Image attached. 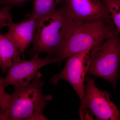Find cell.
Masks as SVG:
<instances>
[{
	"instance_id": "cell-1",
	"label": "cell",
	"mask_w": 120,
	"mask_h": 120,
	"mask_svg": "<svg viewBox=\"0 0 120 120\" xmlns=\"http://www.w3.org/2000/svg\"><path fill=\"white\" fill-rule=\"evenodd\" d=\"M42 76L37 72L30 83L15 86L7 105L0 109V120H48L43 109L52 97L43 94L45 82L41 79Z\"/></svg>"
},
{
	"instance_id": "cell-2",
	"label": "cell",
	"mask_w": 120,
	"mask_h": 120,
	"mask_svg": "<svg viewBox=\"0 0 120 120\" xmlns=\"http://www.w3.org/2000/svg\"><path fill=\"white\" fill-rule=\"evenodd\" d=\"M116 29L112 20L71 19L65 41L55 56L57 62L60 64L70 56L98 45Z\"/></svg>"
},
{
	"instance_id": "cell-3",
	"label": "cell",
	"mask_w": 120,
	"mask_h": 120,
	"mask_svg": "<svg viewBox=\"0 0 120 120\" xmlns=\"http://www.w3.org/2000/svg\"><path fill=\"white\" fill-rule=\"evenodd\" d=\"M71 19L61 6L54 12L39 20L31 52L56 56L67 37Z\"/></svg>"
},
{
	"instance_id": "cell-4",
	"label": "cell",
	"mask_w": 120,
	"mask_h": 120,
	"mask_svg": "<svg viewBox=\"0 0 120 120\" xmlns=\"http://www.w3.org/2000/svg\"><path fill=\"white\" fill-rule=\"evenodd\" d=\"M120 32L116 29L98 45L92 47L87 73L102 78L116 86L120 61Z\"/></svg>"
},
{
	"instance_id": "cell-5",
	"label": "cell",
	"mask_w": 120,
	"mask_h": 120,
	"mask_svg": "<svg viewBox=\"0 0 120 120\" xmlns=\"http://www.w3.org/2000/svg\"><path fill=\"white\" fill-rule=\"evenodd\" d=\"M92 47L83 52L70 56L68 58L64 68L58 74L54 75L50 82L54 85L60 80H66L71 86L77 93L81 101L79 115L82 120L89 116L84 106L85 92L84 80L90 62V52Z\"/></svg>"
},
{
	"instance_id": "cell-6",
	"label": "cell",
	"mask_w": 120,
	"mask_h": 120,
	"mask_svg": "<svg viewBox=\"0 0 120 120\" xmlns=\"http://www.w3.org/2000/svg\"><path fill=\"white\" fill-rule=\"evenodd\" d=\"M84 82V106L89 114L99 120H120V110L110 99V94L99 89L90 76L85 77Z\"/></svg>"
},
{
	"instance_id": "cell-7",
	"label": "cell",
	"mask_w": 120,
	"mask_h": 120,
	"mask_svg": "<svg viewBox=\"0 0 120 120\" xmlns=\"http://www.w3.org/2000/svg\"><path fill=\"white\" fill-rule=\"evenodd\" d=\"M57 62L56 57L47 56L45 58H41L39 57L38 54H34L30 60H21L13 63L9 68L6 76L2 79L3 86L5 88L11 85H27L31 82L41 68Z\"/></svg>"
},
{
	"instance_id": "cell-8",
	"label": "cell",
	"mask_w": 120,
	"mask_h": 120,
	"mask_svg": "<svg viewBox=\"0 0 120 120\" xmlns=\"http://www.w3.org/2000/svg\"><path fill=\"white\" fill-rule=\"evenodd\" d=\"M59 5L72 19L112 20L101 0H62Z\"/></svg>"
},
{
	"instance_id": "cell-9",
	"label": "cell",
	"mask_w": 120,
	"mask_h": 120,
	"mask_svg": "<svg viewBox=\"0 0 120 120\" xmlns=\"http://www.w3.org/2000/svg\"><path fill=\"white\" fill-rule=\"evenodd\" d=\"M38 21L36 18H28L19 23H15L11 19L5 25L8 27L6 34L14 42L22 55L34 42Z\"/></svg>"
},
{
	"instance_id": "cell-10",
	"label": "cell",
	"mask_w": 120,
	"mask_h": 120,
	"mask_svg": "<svg viewBox=\"0 0 120 120\" xmlns=\"http://www.w3.org/2000/svg\"><path fill=\"white\" fill-rule=\"evenodd\" d=\"M3 26L0 25V68L6 72L13 63L19 61L20 52L15 43L5 34H3L0 30Z\"/></svg>"
},
{
	"instance_id": "cell-11",
	"label": "cell",
	"mask_w": 120,
	"mask_h": 120,
	"mask_svg": "<svg viewBox=\"0 0 120 120\" xmlns=\"http://www.w3.org/2000/svg\"><path fill=\"white\" fill-rule=\"evenodd\" d=\"M62 0H34L33 11L27 15L29 18H36L38 20L53 13Z\"/></svg>"
},
{
	"instance_id": "cell-12",
	"label": "cell",
	"mask_w": 120,
	"mask_h": 120,
	"mask_svg": "<svg viewBox=\"0 0 120 120\" xmlns=\"http://www.w3.org/2000/svg\"><path fill=\"white\" fill-rule=\"evenodd\" d=\"M109 12L117 30L120 32V0H101Z\"/></svg>"
},
{
	"instance_id": "cell-13",
	"label": "cell",
	"mask_w": 120,
	"mask_h": 120,
	"mask_svg": "<svg viewBox=\"0 0 120 120\" xmlns=\"http://www.w3.org/2000/svg\"><path fill=\"white\" fill-rule=\"evenodd\" d=\"M4 89L2 79L0 77V109H3L5 106L11 96L5 92Z\"/></svg>"
},
{
	"instance_id": "cell-14",
	"label": "cell",
	"mask_w": 120,
	"mask_h": 120,
	"mask_svg": "<svg viewBox=\"0 0 120 120\" xmlns=\"http://www.w3.org/2000/svg\"><path fill=\"white\" fill-rule=\"evenodd\" d=\"M11 8L9 6H4L0 11V21L12 19V15L10 12Z\"/></svg>"
},
{
	"instance_id": "cell-15",
	"label": "cell",
	"mask_w": 120,
	"mask_h": 120,
	"mask_svg": "<svg viewBox=\"0 0 120 120\" xmlns=\"http://www.w3.org/2000/svg\"><path fill=\"white\" fill-rule=\"evenodd\" d=\"M28 0H0V7L7 6L12 7L14 6H20L23 4Z\"/></svg>"
}]
</instances>
